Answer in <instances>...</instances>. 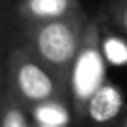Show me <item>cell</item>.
<instances>
[{
    "label": "cell",
    "instance_id": "1",
    "mask_svg": "<svg viewBox=\"0 0 127 127\" xmlns=\"http://www.w3.org/2000/svg\"><path fill=\"white\" fill-rule=\"evenodd\" d=\"M88 23L90 17L84 11H79L47 23L24 24V43L56 77L69 84L71 67L79 54Z\"/></svg>",
    "mask_w": 127,
    "mask_h": 127
},
{
    "label": "cell",
    "instance_id": "2",
    "mask_svg": "<svg viewBox=\"0 0 127 127\" xmlns=\"http://www.w3.org/2000/svg\"><path fill=\"white\" fill-rule=\"evenodd\" d=\"M2 88L11 92L30 110L43 103L64 101L69 92V84L56 77L26 43L11 49L6 62Z\"/></svg>",
    "mask_w": 127,
    "mask_h": 127
},
{
    "label": "cell",
    "instance_id": "3",
    "mask_svg": "<svg viewBox=\"0 0 127 127\" xmlns=\"http://www.w3.org/2000/svg\"><path fill=\"white\" fill-rule=\"evenodd\" d=\"M103 24L99 19H90L84 32L79 54L69 75V92L80 110H84L90 95L105 82L107 58L103 52Z\"/></svg>",
    "mask_w": 127,
    "mask_h": 127
},
{
    "label": "cell",
    "instance_id": "4",
    "mask_svg": "<svg viewBox=\"0 0 127 127\" xmlns=\"http://www.w3.org/2000/svg\"><path fill=\"white\" fill-rule=\"evenodd\" d=\"M19 15L24 24L47 23L82 11L79 0H21Z\"/></svg>",
    "mask_w": 127,
    "mask_h": 127
},
{
    "label": "cell",
    "instance_id": "5",
    "mask_svg": "<svg viewBox=\"0 0 127 127\" xmlns=\"http://www.w3.org/2000/svg\"><path fill=\"white\" fill-rule=\"evenodd\" d=\"M123 108V95L114 84H110L108 80H105L94 94L90 95L84 112L88 114V118L94 123H108L122 112Z\"/></svg>",
    "mask_w": 127,
    "mask_h": 127
},
{
    "label": "cell",
    "instance_id": "6",
    "mask_svg": "<svg viewBox=\"0 0 127 127\" xmlns=\"http://www.w3.org/2000/svg\"><path fill=\"white\" fill-rule=\"evenodd\" d=\"M34 116L11 92L2 88L0 95V127H34Z\"/></svg>",
    "mask_w": 127,
    "mask_h": 127
},
{
    "label": "cell",
    "instance_id": "7",
    "mask_svg": "<svg viewBox=\"0 0 127 127\" xmlns=\"http://www.w3.org/2000/svg\"><path fill=\"white\" fill-rule=\"evenodd\" d=\"M32 116L41 125H64L67 122V110L64 107V101H51L39 107L32 108Z\"/></svg>",
    "mask_w": 127,
    "mask_h": 127
},
{
    "label": "cell",
    "instance_id": "8",
    "mask_svg": "<svg viewBox=\"0 0 127 127\" xmlns=\"http://www.w3.org/2000/svg\"><path fill=\"white\" fill-rule=\"evenodd\" d=\"M101 37H103V52L107 62L116 64V65L127 64V41L112 32H105V28Z\"/></svg>",
    "mask_w": 127,
    "mask_h": 127
},
{
    "label": "cell",
    "instance_id": "9",
    "mask_svg": "<svg viewBox=\"0 0 127 127\" xmlns=\"http://www.w3.org/2000/svg\"><path fill=\"white\" fill-rule=\"evenodd\" d=\"M110 23L127 37V0H110L107 6Z\"/></svg>",
    "mask_w": 127,
    "mask_h": 127
},
{
    "label": "cell",
    "instance_id": "10",
    "mask_svg": "<svg viewBox=\"0 0 127 127\" xmlns=\"http://www.w3.org/2000/svg\"><path fill=\"white\" fill-rule=\"evenodd\" d=\"M39 127H64V125H41L39 123Z\"/></svg>",
    "mask_w": 127,
    "mask_h": 127
},
{
    "label": "cell",
    "instance_id": "11",
    "mask_svg": "<svg viewBox=\"0 0 127 127\" xmlns=\"http://www.w3.org/2000/svg\"><path fill=\"white\" fill-rule=\"evenodd\" d=\"M120 127H127V118H125V120L122 122V125H120Z\"/></svg>",
    "mask_w": 127,
    "mask_h": 127
}]
</instances>
